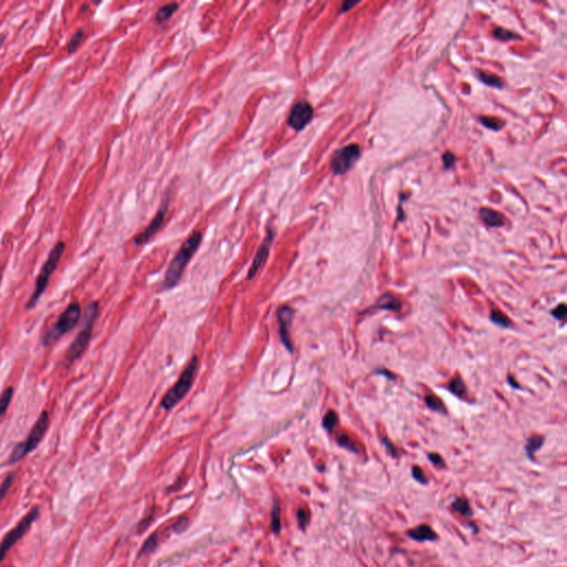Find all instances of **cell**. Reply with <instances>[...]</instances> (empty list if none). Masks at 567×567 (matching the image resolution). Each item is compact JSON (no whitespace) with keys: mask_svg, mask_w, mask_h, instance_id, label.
<instances>
[{"mask_svg":"<svg viewBox=\"0 0 567 567\" xmlns=\"http://www.w3.org/2000/svg\"><path fill=\"white\" fill-rule=\"evenodd\" d=\"M98 315H99V304L97 301H93L89 304L85 308L84 312V319L83 324H82L81 330L74 338L72 344L69 346L68 350L66 351L64 361L66 367L73 365L78 359H80L82 354L85 352L86 348H88L90 339H91L94 322H96Z\"/></svg>","mask_w":567,"mask_h":567,"instance_id":"1","label":"cell"},{"mask_svg":"<svg viewBox=\"0 0 567 567\" xmlns=\"http://www.w3.org/2000/svg\"><path fill=\"white\" fill-rule=\"evenodd\" d=\"M202 242V233L194 232L186 241L184 242L182 247L177 251L175 257L173 258L170 266H168L167 275H165L164 288H172L180 282L185 267L187 266L188 262L191 261L193 255L198 250V248Z\"/></svg>","mask_w":567,"mask_h":567,"instance_id":"2","label":"cell"},{"mask_svg":"<svg viewBox=\"0 0 567 567\" xmlns=\"http://www.w3.org/2000/svg\"><path fill=\"white\" fill-rule=\"evenodd\" d=\"M80 317V305L78 302H71L64 312L59 315L57 320L43 333V336L41 338L42 345L46 346V347H49V346L56 344L61 337L66 336L67 334L70 333L78 325Z\"/></svg>","mask_w":567,"mask_h":567,"instance_id":"3","label":"cell"},{"mask_svg":"<svg viewBox=\"0 0 567 567\" xmlns=\"http://www.w3.org/2000/svg\"><path fill=\"white\" fill-rule=\"evenodd\" d=\"M65 248H66V244L64 242H58L56 244V246H54L52 250H51V251L48 255V258H47V261L42 265L40 273H39L37 281H35L33 293L31 294L29 300L27 301V304H26V308L28 310L34 308L35 305L38 304L39 299L41 298L42 294L45 293V290L47 289V286H48V284H49L51 275L54 273V270L57 269L59 263H60V259L62 257V255H64Z\"/></svg>","mask_w":567,"mask_h":567,"instance_id":"4","label":"cell"},{"mask_svg":"<svg viewBox=\"0 0 567 567\" xmlns=\"http://www.w3.org/2000/svg\"><path fill=\"white\" fill-rule=\"evenodd\" d=\"M49 424H50L49 413L48 411L43 410L40 413V416L38 417V419L33 425V428H31L27 439L23 441V442L18 443L17 446L14 448L10 458L8 460V464H15L19 462V461L25 459L27 455L31 453L33 450H35L39 444H40L43 436H45L47 433Z\"/></svg>","mask_w":567,"mask_h":567,"instance_id":"5","label":"cell"},{"mask_svg":"<svg viewBox=\"0 0 567 567\" xmlns=\"http://www.w3.org/2000/svg\"><path fill=\"white\" fill-rule=\"evenodd\" d=\"M199 369V358L194 356L188 362L186 368L184 369L182 375L176 381V384L168 390L167 395L161 401V407L164 408L165 410H170V409L174 408L175 405L180 402L183 398L187 395L190 391L193 383H194L196 372Z\"/></svg>","mask_w":567,"mask_h":567,"instance_id":"6","label":"cell"},{"mask_svg":"<svg viewBox=\"0 0 567 567\" xmlns=\"http://www.w3.org/2000/svg\"><path fill=\"white\" fill-rule=\"evenodd\" d=\"M39 514H40V509L38 506H33L13 530L8 532V534L0 542V563L5 560L9 550L28 533L33 523L38 518Z\"/></svg>","mask_w":567,"mask_h":567,"instance_id":"7","label":"cell"},{"mask_svg":"<svg viewBox=\"0 0 567 567\" xmlns=\"http://www.w3.org/2000/svg\"><path fill=\"white\" fill-rule=\"evenodd\" d=\"M360 156L358 144H350L334 152L330 162V168L336 175H344L351 168Z\"/></svg>","mask_w":567,"mask_h":567,"instance_id":"8","label":"cell"},{"mask_svg":"<svg viewBox=\"0 0 567 567\" xmlns=\"http://www.w3.org/2000/svg\"><path fill=\"white\" fill-rule=\"evenodd\" d=\"M314 109L307 101H299L291 108L287 123L294 131H301L313 120Z\"/></svg>","mask_w":567,"mask_h":567,"instance_id":"9","label":"cell"},{"mask_svg":"<svg viewBox=\"0 0 567 567\" xmlns=\"http://www.w3.org/2000/svg\"><path fill=\"white\" fill-rule=\"evenodd\" d=\"M294 309L289 306H282L277 310L279 324V337L283 345L289 352H293V342L290 338V327L294 318Z\"/></svg>","mask_w":567,"mask_h":567,"instance_id":"10","label":"cell"},{"mask_svg":"<svg viewBox=\"0 0 567 567\" xmlns=\"http://www.w3.org/2000/svg\"><path fill=\"white\" fill-rule=\"evenodd\" d=\"M274 236L275 233L273 230H269L267 232V235L266 237L264 238V241L262 243V245L259 246L257 253L255 255V258L253 263H251V266L250 270H248V275H247V278L248 279H253L256 275L258 274V271L261 270L262 267L265 265V263L267 262V258H268L269 256V250H270V247H271V244H273L274 241Z\"/></svg>","mask_w":567,"mask_h":567,"instance_id":"11","label":"cell"},{"mask_svg":"<svg viewBox=\"0 0 567 567\" xmlns=\"http://www.w3.org/2000/svg\"><path fill=\"white\" fill-rule=\"evenodd\" d=\"M167 202H164L163 205L161 206V208L159 211H157L155 217L151 220V223L149 224V226L145 228L143 232H141L140 234H137L134 239L135 245H143V244L148 243L150 239H151L153 236H154L157 232L161 230V227L163 226L164 224V220H165V216H167Z\"/></svg>","mask_w":567,"mask_h":567,"instance_id":"12","label":"cell"},{"mask_svg":"<svg viewBox=\"0 0 567 567\" xmlns=\"http://www.w3.org/2000/svg\"><path fill=\"white\" fill-rule=\"evenodd\" d=\"M405 534H407L408 537H410L413 541L419 543L433 542L438 538V535H436L435 532L428 524H420L418 526L413 527V529L405 532Z\"/></svg>","mask_w":567,"mask_h":567,"instance_id":"13","label":"cell"},{"mask_svg":"<svg viewBox=\"0 0 567 567\" xmlns=\"http://www.w3.org/2000/svg\"><path fill=\"white\" fill-rule=\"evenodd\" d=\"M479 214L482 222L490 227H502L505 224V217L501 213L491 208H482Z\"/></svg>","mask_w":567,"mask_h":567,"instance_id":"14","label":"cell"},{"mask_svg":"<svg viewBox=\"0 0 567 567\" xmlns=\"http://www.w3.org/2000/svg\"><path fill=\"white\" fill-rule=\"evenodd\" d=\"M401 301L392 294L387 293L378 299L377 302L372 306L373 309L381 310H391V312H399L401 310Z\"/></svg>","mask_w":567,"mask_h":567,"instance_id":"15","label":"cell"},{"mask_svg":"<svg viewBox=\"0 0 567 567\" xmlns=\"http://www.w3.org/2000/svg\"><path fill=\"white\" fill-rule=\"evenodd\" d=\"M543 444H544V436L543 435L535 434V435L530 436V438L527 439L524 449H525V453L527 456H529L530 460H532V461L535 460L534 454L536 453L539 449L543 447Z\"/></svg>","mask_w":567,"mask_h":567,"instance_id":"16","label":"cell"},{"mask_svg":"<svg viewBox=\"0 0 567 567\" xmlns=\"http://www.w3.org/2000/svg\"><path fill=\"white\" fill-rule=\"evenodd\" d=\"M336 441H337L338 446L344 448L345 450L351 452V453H356V454L360 453V450H359V448H358L357 443L354 442L351 438H350L347 433H345V432L338 433V435L336 436Z\"/></svg>","mask_w":567,"mask_h":567,"instance_id":"17","label":"cell"},{"mask_svg":"<svg viewBox=\"0 0 567 567\" xmlns=\"http://www.w3.org/2000/svg\"><path fill=\"white\" fill-rule=\"evenodd\" d=\"M451 509L464 517H471L473 515V511L471 509L470 503L464 498L455 499V501L451 504Z\"/></svg>","mask_w":567,"mask_h":567,"instance_id":"18","label":"cell"},{"mask_svg":"<svg viewBox=\"0 0 567 567\" xmlns=\"http://www.w3.org/2000/svg\"><path fill=\"white\" fill-rule=\"evenodd\" d=\"M177 8H179V5H177L176 2H171V3H167V5H165L163 7H161L159 10H157L156 16H155V19L156 21L159 23H162L165 22L167 20L170 19L173 14L175 13L177 10Z\"/></svg>","mask_w":567,"mask_h":567,"instance_id":"19","label":"cell"},{"mask_svg":"<svg viewBox=\"0 0 567 567\" xmlns=\"http://www.w3.org/2000/svg\"><path fill=\"white\" fill-rule=\"evenodd\" d=\"M448 389H449V391L452 392L454 396L459 397V398H464L467 396V392L466 384L463 383V380L461 379L460 377H456V378H454V379H452L448 384Z\"/></svg>","mask_w":567,"mask_h":567,"instance_id":"20","label":"cell"},{"mask_svg":"<svg viewBox=\"0 0 567 567\" xmlns=\"http://www.w3.org/2000/svg\"><path fill=\"white\" fill-rule=\"evenodd\" d=\"M490 320L493 322L495 326L502 327V328H510L512 326L511 319L507 317L505 314H503L501 310L498 309L492 310L490 315Z\"/></svg>","mask_w":567,"mask_h":567,"instance_id":"21","label":"cell"},{"mask_svg":"<svg viewBox=\"0 0 567 567\" xmlns=\"http://www.w3.org/2000/svg\"><path fill=\"white\" fill-rule=\"evenodd\" d=\"M13 397H14L13 387L6 388L2 391L1 395H0V419H1L7 412L8 408H9V405L11 403V400H13Z\"/></svg>","mask_w":567,"mask_h":567,"instance_id":"22","label":"cell"},{"mask_svg":"<svg viewBox=\"0 0 567 567\" xmlns=\"http://www.w3.org/2000/svg\"><path fill=\"white\" fill-rule=\"evenodd\" d=\"M425 404H427V407L429 409H431V410L435 411V412H439V413H444L446 415L447 413V409L444 407V404L439 397H436L434 395H428L425 397Z\"/></svg>","mask_w":567,"mask_h":567,"instance_id":"23","label":"cell"},{"mask_svg":"<svg viewBox=\"0 0 567 567\" xmlns=\"http://www.w3.org/2000/svg\"><path fill=\"white\" fill-rule=\"evenodd\" d=\"M478 77L480 80H481L483 83H485L490 86H494V88H502L503 86V82L501 79L496 76H493V74H489V73H484L482 71H479L478 72Z\"/></svg>","mask_w":567,"mask_h":567,"instance_id":"24","label":"cell"},{"mask_svg":"<svg viewBox=\"0 0 567 567\" xmlns=\"http://www.w3.org/2000/svg\"><path fill=\"white\" fill-rule=\"evenodd\" d=\"M15 478H16L15 472H10V473L7 474L6 478L3 479L1 485H0V503H1L3 500H5V498L8 494V492H9V490H10V487L13 486Z\"/></svg>","mask_w":567,"mask_h":567,"instance_id":"25","label":"cell"},{"mask_svg":"<svg viewBox=\"0 0 567 567\" xmlns=\"http://www.w3.org/2000/svg\"><path fill=\"white\" fill-rule=\"evenodd\" d=\"M337 425H338L337 413L333 410L327 412L326 416L324 417V420H322V427H324L328 432H333Z\"/></svg>","mask_w":567,"mask_h":567,"instance_id":"26","label":"cell"},{"mask_svg":"<svg viewBox=\"0 0 567 567\" xmlns=\"http://www.w3.org/2000/svg\"><path fill=\"white\" fill-rule=\"evenodd\" d=\"M83 38H84L83 29H79L77 33L71 37V40L68 45V52L69 53L74 52V51L79 48V46H80V43L83 40Z\"/></svg>","mask_w":567,"mask_h":567,"instance_id":"27","label":"cell"},{"mask_svg":"<svg viewBox=\"0 0 567 567\" xmlns=\"http://www.w3.org/2000/svg\"><path fill=\"white\" fill-rule=\"evenodd\" d=\"M480 121L482 122V124L484 125V127L489 128L491 130H494V131H499V130H501L504 125L503 122H501L499 119H496V117H480Z\"/></svg>","mask_w":567,"mask_h":567,"instance_id":"28","label":"cell"},{"mask_svg":"<svg viewBox=\"0 0 567 567\" xmlns=\"http://www.w3.org/2000/svg\"><path fill=\"white\" fill-rule=\"evenodd\" d=\"M281 529V510L277 505H275L271 511V530L274 533H279Z\"/></svg>","mask_w":567,"mask_h":567,"instance_id":"29","label":"cell"},{"mask_svg":"<svg viewBox=\"0 0 567 567\" xmlns=\"http://www.w3.org/2000/svg\"><path fill=\"white\" fill-rule=\"evenodd\" d=\"M493 34L495 38L500 39V40H503V41H507V40H511V39H517L519 37H517V34H515L512 33V31H509L506 29H503V28H496L493 31Z\"/></svg>","mask_w":567,"mask_h":567,"instance_id":"30","label":"cell"},{"mask_svg":"<svg viewBox=\"0 0 567 567\" xmlns=\"http://www.w3.org/2000/svg\"><path fill=\"white\" fill-rule=\"evenodd\" d=\"M411 473H412V478L415 479V481H417L420 484H422V485L428 484L427 476H425L423 470L419 466H413Z\"/></svg>","mask_w":567,"mask_h":567,"instance_id":"31","label":"cell"},{"mask_svg":"<svg viewBox=\"0 0 567 567\" xmlns=\"http://www.w3.org/2000/svg\"><path fill=\"white\" fill-rule=\"evenodd\" d=\"M156 544H157V536L154 534V535H152V536L150 537L147 542H145V544L143 546H142L141 552L139 554L140 556L143 554H148V553L151 552L152 550H154Z\"/></svg>","mask_w":567,"mask_h":567,"instance_id":"32","label":"cell"},{"mask_svg":"<svg viewBox=\"0 0 567 567\" xmlns=\"http://www.w3.org/2000/svg\"><path fill=\"white\" fill-rule=\"evenodd\" d=\"M309 519H310V515L306 510L300 509L297 512V521H298L299 526H300V529L304 530L305 527L308 525Z\"/></svg>","mask_w":567,"mask_h":567,"instance_id":"33","label":"cell"},{"mask_svg":"<svg viewBox=\"0 0 567 567\" xmlns=\"http://www.w3.org/2000/svg\"><path fill=\"white\" fill-rule=\"evenodd\" d=\"M428 460L430 461V462L435 467H438V468L446 467V462H444V460L442 459V456H441L439 453H435V452H431V453L428 454Z\"/></svg>","mask_w":567,"mask_h":567,"instance_id":"34","label":"cell"},{"mask_svg":"<svg viewBox=\"0 0 567 567\" xmlns=\"http://www.w3.org/2000/svg\"><path fill=\"white\" fill-rule=\"evenodd\" d=\"M550 315H552V317H554L556 320L563 321L566 317V305L565 304L558 305L556 308L550 312Z\"/></svg>","mask_w":567,"mask_h":567,"instance_id":"35","label":"cell"},{"mask_svg":"<svg viewBox=\"0 0 567 567\" xmlns=\"http://www.w3.org/2000/svg\"><path fill=\"white\" fill-rule=\"evenodd\" d=\"M380 441H381V443H383L384 446L385 447V449H387V451L389 452V453L393 456V458H398L397 448L393 446L392 442H390V441L385 438H381Z\"/></svg>","mask_w":567,"mask_h":567,"instance_id":"36","label":"cell"},{"mask_svg":"<svg viewBox=\"0 0 567 567\" xmlns=\"http://www.w3.org/2000/svg\"><path fill=\"white\" fill-rule=\"evenodd\" d=\"M442 161H443V163H444V167L449 168V167H452V165L454 164V156L452 155L451 153L448 152V153H446V154H444L442 156Z\"/></svg>","mask_w":567,"mask_h":567,"instance_id":"37","label":"cell"},{"mask_svg":"<svg viewBox=\"0 0 567 567\" xmlns=\"http://www.w3.org/2000/svg\"><path fill=\"white\" fill-rule=\"evenodd\" d=\"M375 375H380V376H385V378H388V379H391V380H396L395 376L392 375L390 371H387V370L384 369H381V370H377L375 371Z\"/></svg>","mask_w":567,"mask_h":567,"instance_id":"38","label":"cell"},{"mask_svg":"<svg viewBox=\"0 0 567 567\" xmlns=\"http://www.w3.org/2000/svg\"><path fill=\"white\" fill-rule=\"evenodd\" d=\"M357 3L356 2H351V1H347V2H344L342 3V6L340 8V13H345V11H348L350 9V7H353L356 6Z\"/></svg>","mask_w":567,"mask_h":567,"instance_id":"39","label":"cell"},{"mask_svg":"<svg viewBox=\"0 0 567 567\" xmlns=\"http://www.w3.org/2000/svg\"><path fill=\"white\" fill-rule=\"evenodd\" d=\"M507 383H509V384H511V387H512V388H514V389H519V387H518V384L517 383V381H515V379H514V381H513V377H512V376H510V377H509V379H507Z\"/></svg>","mask_w":567,"mask_h":567,"instance_id":"40","label":"cell"},{"mask_svg":"<svg viewBox=\"0 0 567 567\" xmlns=\"http://www.w3.org/2000/svg\"><path fill=\"white\" fill-rule=\"evenodd\" d=\"M1 281H2V270L0 269V284H1Z\"/></svg>","mask_w":567,"mask_h":567,"instance_id":"41","label":"cell"}]
</instances>
